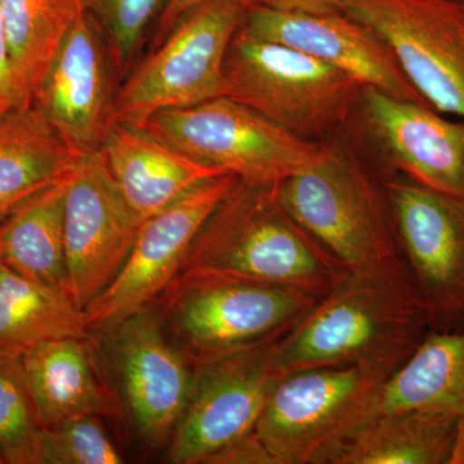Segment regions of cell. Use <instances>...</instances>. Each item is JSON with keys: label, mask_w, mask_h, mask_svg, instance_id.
I'll return each instance as SVG.
<instances>
[{"label": "cell", "mask_w": 464, "mask_h": 464, "mask_svg": "<svg viewBox=\"0 0 464 464\" xmlns=\"http://www.w3.org/2000/svg\"><path fill=\"white\" fill-rule=\"evenodd\" d=\"M413 282L347 273L273 343L277 377L313 368L396 371L431 326Z\"/></svg>", "instance_id": "1"}, {"label": "cell", "mask_w": 464, "mask_h": 464, "mask_svg": "<svg viewBox=\"0 0 464 464\" xmlns=\"http://www.w3.org/2000/svg\"><path fill=\"white\" fill-rule=\"evenodd\" d=\"M209 273L328 293L348 273L284 210L275 186L237 179L195 237L181 274Z\"/></svg>", "instance_id": "2"}, {"label": "cell", "mask_w": 464, "mask_h": 464, "mask_svg": "<svg viewBox=\"0 0 464 464\" xmlns=\"http://www.w3.org/2000/svg\"><path fill=\"white\" fill-rule=\"evenodd\" d=\"M275 194L348 273L411 279L382 188L351 150L329 145L322 160L275 186Z\"/></svg>", "instance_id": "3"}, {"label": "cell", "mask_w": 464, "mask_h": 464, "mask_svg": "<svg viewBox=\"0 0 464 464\" xmlns=\"http://www.w3.org/2000/svg\"><path fill=\"white\" fill-rule=\"evenodd\" d=\"M322 295L227 275H179L158 299L163 331L192 366L279 338Z\"/></svg>", "instance_id": "4"}, {"label": "cell", "mask_w": 464, "mask_h": 464, "mask_svg": "<svg viewBox=\"0 0 464 464\" xmlns=\"http://www.w3.org/2000/svg\"><path fill=\"white\" fill-rule=\"evenodd\" d=\"M395 371L378 366L313 368L279 378L256 426L275 464L329 463L375 415Z\"/></svg>", "instance_id": "5"}, {"label": "cell", "mask_w": 464, "mask_h": 464, "mask_svg": "<svg viewBox=\"0 0 464 464\" xmlns=\"http://www.w3.org/2000/svg\"><path fill=\"white\" fill-rule=\"evenodd\" d=\"M224 96L310 139L346 121L360 84L337 67L241 26L225 60Z\"/></svg>", "instance_id": "6"}, {"label": "cell", "mask_w": 464, "mask_h": 464, "mask_svg": "<svg viewBox=\"0 0 464 464\" xmlns=\"http://www.w3.org/2000/svg\"><path fill=\"white\" fill-rule=\"evenodd\" d=\"M145 130L200 163L276 186L322 160L328 143L297 136L228 97L150 116Z\"/></svg>", "instance_id": "7"}, {"label": "cell", "mask_w": 464, "mask_h": 464, "mask_svg": "<svg viewBox=\"0 0 464 464\" xmlns=\"http://www.w3.org/2000/svg\"><path fill=\"white\" fill-rule=\"evenodd\" d=\"M246 7L208 2L188 9L119 87L115 121L142 124L164 110L224 96L225 60Z\"/></svg>", "instance_id": "8"}, {"label": "cell", "mask_w": 464, "mask_h": 464, "mask_svg": "<svg viewBox=\"0 0 464 464\" xmlns=\"http://www.w3.org/2000/svg\"><path fill=\"white\" fill-rule=\"evenodd\" d=\"M340 5L389 45L431 108L464 121V2L340 0Z\"/></svg>", "instance_id": "9"}, {"label": "cell", "mask_w": 464, "mask_h": 464, "mask_svg": "<svg viewBox=\"0 0 464 464\" xmlns=\"http://www.w3.org/2000/svg\"><path fill=\"white\" fill-rule=\"evenodd\" d=\"M276 340L194 365L190 396L168 444V462L210 464L256 432L279 380L271 357Z\"/></svg>", "instance_id": "10"}, {"label": "cell", "mask_w": 464, "mask_h": 464, "mask_svg": "<svg viewBox=\"0 0 464 464\" xmlns=\"http://www.w3.org/2000/svg\"><path fill=\"white\" fill-rule=\"evenodd\" d=\"M382 192L432 325H464V198L409 179H390Z\"/></svg>", "instance_id": "11"}, {"label": "cell", "mask_w": 464, "mask_h": 464, "mask_svg": "<svg viewBox=\"0 0 464 464\" xmlns=\"http://www.w3.org/2000/svg\"><path fill=\"white\" fill-rule=\"evenodd\" d=\"M128 420L145 447L169 444L190 396L194 366L168 340L149 306L101 331Z\"/></svg>", "instance_id": "12"}, {"label": "cell", "mask_w": 464, "mask_h": 464, "mask_svg": "<svg viewBox=\"0 0 464 464\" xmlns=\"http://www.w3.org/2000/svg\"><path fill=\"white\" fill-rule=\"evenodd\" d=\"M232 173L212 177L143 222L114 282L85 307L88 332H97L152 306L181 273L195 237L234 188Z\"/></svg>", "instance_id": "13"}, {"label": "cell", "mask_w": 464, "mask_h": 464, "mask_svg": "<svg viewBox=\"0 0 464 464\" xmlns=\"http://www.w3.org/2000/svg\"><path fill=\"white\" fill-rule=\"evenodd\" d=\"M141 225L100 152L85 155L70 179L65 203L67 283L82 311L114 282Z\"/></svg>", "instance_id": "14"}, {"label": "cell", "mask_w": 464, "mask_h": 464, "mask_svg": "<svg viewBox=\"0 0 464 464\" xmlns=\"http://www.w3.org/2000/svg\"><path fill=\"white\" fill-rule=\"evenodd\" d=\"M116 78L108 43L83 11L52 61L33 106L70 149L82 157L94 154L115 123Z\"/></svg>", "instance_id": "15"}, {"label": "cell", "mask_w": 464, "mask_h": 464, "mask_svg": "<svg viewBox=\"0 0 464 464\" xmlns=\"http://www.w3.org/2000/svg\"><path fill=\"white\" fill-rule=\"evenodd\" d=\"M243 26L264 41L288 45L337 67L362 88L371 87L396 99L427 103L402 72L389 45L343 12L293 14L256 5L246 9Z\"/></svg>", "instance_id": "16"}, {"label": "cell", "mask_w": 464, "mask_h": 464, "mask_svg": "<svg viewBox=\"0 0 464 464\" xmlns=\"http://www.w3.org/2000/svg\"><path fill=\"white\" fill-rule=\"evenodd\" d=\"M359 99L366 128L391 166L418 185L464 198V121L371 87Z\"/></svg>", "instance_id": "17"}, {"label": "cell", "mask_w": 464, "mask_h": 464, "mask_svg": "<svg viewBox=\"0 0 464 464\" xmlns=\"http://www.w3.org/2000/svg\"><path fill=\"white\" fill-rule=\"evenodd\" d=\"M100 155L134 217L141 224L200 182L225 174L183 154L142 125L115 121Z\"/></svg>", "instance_id": "18"}, {"label": "cell", "mask_w": 464, "mask_h": 464, "mask_svg": "<svg viewBox=\"0 0 464 464\" xmlns=\"http://www.w3.org/2000/svg\"><path fill=\"white\" fill-rule=\"evenodd\" d=\"M85 338H58L21 355L27 389L43 429L82 417L112 415L115 405L96 348Z\"/></svg>", "instance_id": "19"}, {"label": "cell", "mask_w": 464, "mask_h": 464, "mask_svg": "<svg viewBox=\"0 0 464 464\" xmlns=\"http://www.w3.org/2000/svg\"><path fill=\"white\" fill-rule=\"evenodd\" d=\"M462 422L447 411L375 415L344 442L331 464H463Z\"/></svg>", "instance_id": "20"}, {"label": "cell", "mask_w": 464, "mask_h": 464, "mask_svg": "<svg viewBox=\"0 0 464 464\" xmlns=\"http://www.w3.org/2000/svg\"><path fill=\"white\" fill-rule=\"evenodd\" d=\"M82 159L35 106L0 116V226L34 195L74 173Z\"/></svg>", "instance_id": "21"}, {"label": "cell", "mask_w": 464, "mask_h": 464, "mask_svg": "<svg viewBox=\"0 0 464 464\" xmlns=\"http://www.w3.org/2000/svg\"><path fill=\"white\" fill-rule=\"evenodd\" d=\"M411 409L459 418L464 463V329L427 334L384 382L375 415Z\"/></svg>", "instance_id": "22"}, {"label": "cell", "mask_w": 464, "mask_h": 464, "mask_svg": "<svg viewBox=\"0 0 464 464\" xmlns=\"http://www.w3.org/2000/svg\"><path fill=\"white\" fill-rule=\"evenodd\" d=\"M72 176L34 195L0 226V262L66 295L65 203Z\"/></svg>", "instance_id": "23"}, {"label": "cell", "mask_w": 464, "mask_h": 464, "mask_svg": "<svg viewBox=\"0 0 464 464\" xmlns=\"http://www.w3.org/2000/svg\"><path fill=\"white\" fill-rule=\"evenodd\" d=\"M17 108H32L52 61L83 12L81 0H0Z\"/></svg>", "instance_id": "24"}, {"label": "cell", "mask_w": 464, "mask_h": 464, "mask_svg": "<svg viewBox=\"0 0 464 464\" xmlns=\"http://www.w3.org/2000/svg\"><path fill=\"white\" fill-rule=\"evenodd\" d=\"M91 335L72 297L0 262V353L23 355L42 342Z\"/></svg>", "instance_id": "25"}, {"label": "cell", "mask_w": 464, "mask_h": 464, "mask_svg": "<svg viewBox=\"0 0 464 464\" xmlns=\"http://www.w3.org/2000/svg\"><path fill=\"white\" fill-rule=\"evenodd\" d=\"M43 429L21 355L0 353V454L7 464H42Z\"/></svg>", "instance_id": "26"}, {"label": "cell", "mask_w": 464, "mask_h": 464, "mask_svg": "<svg viewBox=\"0 0 464 464\" xmlns=\"http://www.w3.org/2000/svg\"><path fill=\"white\" fill-rule=\"evenodd\" d=\"M108 43L118 78H125L141 51L142 43L157 25L168 0H81Z\"/></svg>", "instance_id": "27"}, {"label": "cell", "mask_w": 464, "mask_h": 464, "mask_svg": "<svg viewBox=\"0 0 464 464\" xmlns=\"http://www.w3.org/2000/svg\"><path fill=\"white\" fill-rule=\"evenodd\" d=\"M41 459L42 464L124 463L100 415H82L44 429Z\"/></svg>", "instance_id": "28"}, {"label": "cell", "mask_w": 464, "mask_h": 464, "mask_svg": "<svg viewBox=\"0 0 464 464\" xmlns=\"http://www.w3.org/2000/svg\"><path fill=\"white\" fill-rule=\"evenodd\" d=\"M210 464H275V462L255 432L217 454Z\"/></svg>", "instance_id": "29"}, {"label": "cell", "mask_w": 464, "mask_h": 464, "mask_svg": "<svg viewBox=\"0 0 464 464\" xmlns=\"http://www.w3.org/2000/svg\"><path fill=\"white\" fill-rule=\"evenodd\" d=\"M208 2H219V0H168L166 9H164L157 24L155 43L159 44V43L163 41L164 36L169 33V30L172 29L176 21L179 20L186 11ZM225 2L239 3V5L246 8L258 5V0H225Z\"/></svg>", "instance_id": "30"}, {"label": "cell", "mask_w": 464, "mask_h": 464, "mask_svg": "<svg viewBox=\"0 0 464 464\" xmlns=\"http://www.w3.org/2000/svg\"><path fill=\"white\" fill-rule=\"evenodd\" d=\"M258 5L280 12L293 14H341L340 0H258Z\"/></svg>", "instance_id": "31"}, {"label": "cell", "mask_w": 464, "mask_h": 464, "mask_svg": "<svg viewBox=\"0 0 464 464\" xmlns=\"http://www.w3.org/2000/svg\"><path fill=\"white\" fill-rule=\"evenodd\" d=\"M16 109L14 85H12L11 67H9L7 43L0 8V116Z\"/></svg>", "instance_id": "32"}, {"label": "cell", "mask_w": 464, "mask_h": 464, "mask_svg": "<svg viewBox=\"0 0 464 464\" xmlns=\"http://www.w3.org/2000/svg\"><path fill=\"white\" fill-rule=\"evenodd\" d=\"M5 463V459H3L2 454H0V464Z\"/></svg>", "instance_id": "33"}, {"label": "cell", "mask_w": 464, "mask_h": 464, "mask_svg": "<svg viewBox=\"0 0 464 464\" xmlns=\"http://www.w3.org/2000/svg\"><path fill=\"white\" fill-rule=\"evenodd\" d=\"M459 2H464V0H459Z\"/></svg>", "instance_id": "34"}]
</instances>
